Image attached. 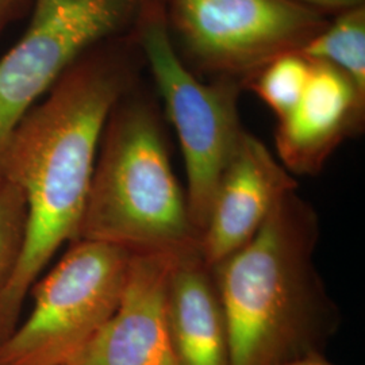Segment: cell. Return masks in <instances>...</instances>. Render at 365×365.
I'll return each mask as SVG.
<instances>
[{"mask_svg": "<svg viewBox=\"0 0 365 365\" xmlns=\"http://www.w3.org/2000/svg\"><path fill=\"white\" fill-rule=\"evenodd\" d=\"M298 182L267 145L245 130L214 196L200 252L210 267L232 256L259 232L276 203Z\"/></svg>", "mask_w": 365, "mask_h": 365, "instance_id": "9c48e42d", "label": "cell"}, {"mask_svg": "<svg viewBox=\"0 0 365 365\" xmlns=\"http://www.w3.org/2000/svg\"><path fill=\"white\" fill-rule=\"evenodd\" d=\"M170 38L195 71L241 83L274 58L299 53L329 25L295 0H161Z\"/></svg>", "mask_w": 365, "mask_h": 365, "instance_id": "8992f818", "label": "cell"}, {"mask_svg": "<svg viewBox=\"0 0 365 365\" xmlns=\"http://www.w3.org/2000/svg\"><path fill=\"white\" fill-rule=\"evenodd\" d=\"M175 256L164 252L131 255L115 313L66 365H180L167 319Z\"/></svg>", "mask_w": 365, "mask_h": 365, "instance_id": "ba28073f", "label": "cell"}, {"mask_svg": "<svg viewBox=\"0 0 365 365\" xmlns=\"http://www.w3.org/2000/svg\"><path fill=\"white\" fill-rule=\"evenodd\" d=\"M299 102L277 120L279 161L291 175L315 176L345 140L363 130L365 95L334 66L313 61Z\"/></svg>", "mask_w": 365, "mask_h": 365, "instance_id": "30bf717a", "label": "cell"}, {"mask_svg": "<svg viewBox=\"0 0 365 365\" xmlns=\"http://www.w3.org/2000/svg\"><path fill=\"white\" fill-rule=\"evenodd\" d=\"M167 319L180 365H232L220 292L200 247L176 253L173 259Z\"/></svg>", "mask_w": 365, "mask_h": 365, "instance_id": "8fae6325", "label": "cell"}, {"mask_svg": "<svg viewBox=\"0 0 365 365\" xmlns=\"http://www.w3.org/2000/svg\"><path fill=\"white\" fill-rule=\"evenodd\" d=\"M280 365H336L330 363L325 357V354H315V356H309V357H303L295 361H289L286 364Z\"/></svg>", "mask_w": 365, "mask_h": 365, "instance_id": "e0dca14e", "label": "cell"}, {"mask_svg": "<svg viewBox=\"0 0 365 365\" xmlns=\"http://www.w3.org/2000/svg\"><path fill=\"white\" fill-rule=\"evenodd\" d=\"M133 33L176 129L187 172V206L199 238L222 176L245 130L238 114L242 90L233 78L202 83L176 52L161 0H145Z\"/></svg>", "mask_w": 365, "mask_h": 365, "instance_id": "277c9868", "label": "cell"}, {"mask_svg": "<svg viewBox=\"0 0 365 365\" xmlns=\"http://www.w3.org/2000/svg\"><path fill=\"white\" fill-rule=\"evenodd\" d=\"M299 53L337 68L365 95V6L337 14Z\"/></svg>", "mask_w": 365, "mask_h": 365, "instance_id": "7c38bea8", "label": "cell"}, {"mask_svg": "<svg viewBox=\"0 0 365 365\" xmlns=\"http://www.w3.org/2000/svg\"><path fill=\"white\" fill-rule=\"evenodd\" d=\"M76 241L131 255L200 247L156 106L134 88L106 122Z\"/></svg>", "mask_w": 365, "mask_h": 365, "instance_id": "3957f363", "label": "cell"}, {"mask_svg": "<svg viewBox=\"0 0 365 365\" xmlns=\"http://www.w3.org/2000/svg\"><path fill=\"white\" fill-rule=\"evenodd\" d=\"M144 1L36 0L26 33L0 58V156L39 96L83 54L129 34Z\"/></svg>", "mask_w": 365, "mask_h": 365, "instance_id": "52a82bcc", "label": "cell"}, {"mask_svg": "<svg viewBox=\"0 0 365 365\" xmlns=\"http://www.w3.org/2000/svg\"><path fill=\"white\" fill-rule=\"evenodd\" d=\"M143 53L131 30L83 54L41 105L15 128L0 156V176L25 196L24 245L0 292V344L54 253L73 242L86 207L106 122L135 86Z\"/></svg>", "mask_w": 365, "mask_h": 365, "instance_id": "6da1fadb", "label": "cell"}, {"mask_svg": "<svg viewBox=\"0 0 365 365\" xmlns=\"http://www.w3.org/2000/svg\"><path fill=\"white\" fill-rule=\"evenodd\" d=\"M27 0H0V33L21 11L25 10Z\"/></svg>", "mask_w": 365, "mask_h": 365, "instance_id": "2e32d148", "label": "cell"}, {"mask_svg": "<svg viewBox=\"0 0 365 365\" xmlns=\"http://www.w3.org/2000/svg\"><path fill=\"white\" fill-rule=\"evenodd\" d=\"M131 253L76 241L31 287L34 309L0 344V365H66L115 313Z\"/></svg>", "mask_w": 365, "mask_h": 365, "instance_id": "5b68a950", "label": "cell"}, {"mask_svg": "<svg viewBox=\"0 0 365 365\" xmlns=\"http://www.w3.org/2000/svg\"><path fill=\"white\" fill-rule=\"evenodd\" d=\"M143 1H144V0H143Z\"/></svg>", "mask_w": 365, "mask_h": 365, "instance_id": "ac0fdd59", "label": "cell"}, {"mask_svg": "<svg viewBox=\"0 0 365 365\" xmlns=\"http://www.w3.org/2000/svg\"><path fill=\"white\" fill-rule=\"evenodd\" d=\"M312 66V60L300 53L284 54L245 78L242 88L255 92L279 120L299 102L310 78Z\"/></svg>", "mask_w": 365, "mask_h": 365, "instance_id": "4fadbf2b", "label": "cell"}, {"mask_svg": "<svg viewBox=\"0 0 365 365\" xmlns=\"http://www.w3.org/2000/svg\"><path fill=\"white\" fill-rule=\"evenodd\" d=\"M322 13H342L359 6H364L365 0H295Z\"/></svg>", "mask_w": 365, "mask_h": 365, "instance_id": "9a60e30c", "label": "cell"}, {"mask_svg": "<svg viewBox=\"0 0 365 365\" xmlns=\"http://www.w3.org/2000/svg\"><path fill=\"white\" fill-rule=\"evenodd\" d=\"M26 202L21 190L0 176V292L11 277L24 245Z\"/></svg>", "mask_w": 365, "mask_h": 365, "instance_id": "5bb4252c", "label": "cell"}, {"mask_svg": "<svg viewBox=\"0 0 365 365\" xmlns=\"http://www.w3.org/2000/svg\"><path fill=\"white\" fill-rule=\"evenodd\" d=\"M315 210L288 192L247 245L212 267L232 365H280L325 354L339 312L314 264Z\"/></svg>", "mask_w": 365, "mask_h": 365, "instance_id": "7a4b0ae2", "label": "cell"}]
</instances>
